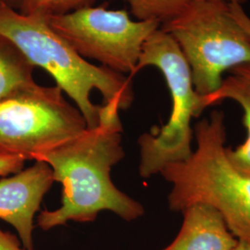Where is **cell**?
<instances>
[{
    "label": "cell",
    "instance_id": "obj_15",
    "mask_svg": "<svg viewBox=\"0 0 250 250\" xmlns=\"http://www.w3.org/2000/svg\"><path fill=\"white\" fill-rule=\"evenodd\" d=\"M229 10L232 19L239 24V26L250 36V18L246 14L241 5L235 3H228Z\"/></svg>",
    "mask_w": 250,
    "mask_h": 250
},
{
    "label": "cell",
    "instance_id": "obj_10",
    "mask_svg": "<svg viewBox=\"0 0 250 250\" xmlns=\"http://www.w3.org/2000/svg\"><path fill=\"white\" fill-rule=\"evenodd\" d=\"M203 97L207 107L218 104L224 99H232L243 108V123L248 131L247 139L245 143L234 149L227 147L226 151L232 166L244 175L250 177V81L233 74L224 79L221 87L216 92Z\"/></svg>",
    "mask_w": 250,
    "mask_h": 250
},
{
    "label": "cell",
    "instance_id": "obj_16",
    "mask_svg": "<svg viewBox=\"0 0 250 250\" xmlns=\"http://www.w3.org/2000/svg\"><path fill=\"white\" fill-rule=\"evenodd\" d=\"M0 250H25L19 237L0 228Z\"/></svg>",
    "mask_w": 250,
    "mask_h": 250
},
{
    "label": "cell",
    "instance_id": "obj_3",
    "mask_svg": "<svg viewBox=\"0 0 250 250\" xmlns=\"http://www.w3.org/2000/svg\"><path fill=\"white\" fill-rule=\"evenodd\" d=\"M197 148L186 161L166 165L161 174L172 185L170 210L204 204L216 209L232 234L250 244V177L236 170L226 151L223 111L214 110L194 127Z\"/></svg>",
    "mask_w": 250,
    "mask_h": 250
},
{
    "label": "cell",
    "instance_id": "obj_2",
    "mask_svg": "<svg viewBox=\"0 0 250 250\" xmlns=\"http://www.w3.org/2000/svg\"><path fill=\"white\" fill-rule=\"evenodd\" d=\"M0 36L17 47L35 68H42L53 77L79 108L88 128L99 126L101 111V106L91 101L92 91H99L104 104H115L120 109L132 105V77L82 58L45 19L22 14L0 2Z\"/></svg>",
    "mask_w": 250,
    "mask_h": 250
},
{
    "label": "cell",
    "instance_id": "obj_5",
    "mask_svg": "<svg viewBox=\"0 0 250 250\" xmlns=\"http://www.w3.org/2000/svg\"><path fill=\"white\" fill-rule=\"evenodd\" d=\"M177 42L201 96L216 92L224 72L250 64V37L232 19L225 1L195 0L161 27Z\"/></svg>",
    "mask_w": 250,
    "mask_h": 250
},
{
    "label": "cell",
    "instance_id": "obj_11",
    "mask_svg": "<svg viewBox=\"0 0 250 250\" xmlns=\"http://www.w3.org/2000/svg\"><path fill=\"white\" fill-rule=\"evenodd\" d=\"M34 70L17 47L0 36V101L34 85Z\"/></svg>",
    "mask_w": 250,
    "mask_h": 250
},
{
    "label": "cell",
    "instance_id": "obj_14",
    "mask_svg": "<svg viewBox=\"0 0 250 250\" xmlns=\"http://www.w3.org/2000/svg\"><path fill=\"white\" fill-rule=\"evenodd\" d=\"M25 160L18 155L0 148V176L17 173L22 170Z\"/></svg>",
    "mask_w": 250,
    "mask_h": 250
},
{
    "label": "cell",
    "instance_id": "obj_6",
    "mask_svg": "<svg viewBox=\"0 0 250 250\" xmlns=\"http://www.w3.org/2000/svg\"><path fill=\"white\" fill-rule=\"evenodd\" d=\"M79 108L58 85L37 83L0 101V148L36 161L87 129Z\"/></svg>",
    "mask_w": 250,
    "mask_h": 250
},
{
    "label": "cell",
    "instance_id": "obj_8",
    "mask_svg": "<svg viewBox=\"0 0 250 250\" xmlns=\"http://www.w3.org/2000/svg\"><path fill=\"white\" fill-rule=\"evenodd\" d=\"M54 182L53 170L44 161L0 180V219L13 226L25 250H35L34 219Z\"/></svg>",
    "mask_w": 250,
    "mask_h": 250
},
{
    "label": "cell",
    "instance_id": "obj_4",
    "mask_svg": "<svg viewBox=\"0 0 250 250\" xmlns=\"http://www.w3.org/2000/svg\"><path fill=\"white\" fill-rule=\"evenodd\" d=\"M153 66L163 74L171 96V113L167 124L138 139L140 146L139 173L145 179L161 173L168 164L186 161L192 154L193 118L207 108L204 97L193 83L188 61L173 37L157 30L146 41L134 75Z\"/></svg>",
    "mask_w": 250,
    "mask_h": 250
},
{
    "label": "cell",
    "instance_id": "obj_17",
    "mask_svg": "<svg viewBox=\"0 0 250 250\" xmlns=\"http://www.w3.org/2000/svg\"><path fill=\"white\" fill-rule=\"evenodd\" d=\"M232 72L233 74L239 75V76L246 78L247 80L250 81V64L238 66V67L232 69Z\"/></svg>",
    "mask_w": 250,
    "mask_h": 250
},
{
    "label": "cell",
    "instance_id": "obj_20",
    "mask_svg": "<svg viewBox=\"0 0 250 250\" xmlns=\"http://www.w3.org/2000/svg\"><path fill=\"white\" fill-rule=\"evenodd\" d=\"M210 1H225L227 3H235V4L241 5L243 3H245L247 0H210Z\"/></svg>",
    "mask_w": 250,
    "mask_h": 250
},
{
    "label": "cell",
    "instance_id": "obj_19",
    "mask_svg": "<svg viewBox=\"0 0 250 250\" xmlns=\"http://www.w3.org/2000/svg\"><path fill=\"white\" fill-rule=\"evenodd\" d=\"M233 250H250V244L238 240V243Z\"/></svg>",
    "mask_w": 250,
    "mask_h": 250
},
{
    "label": "cell",
    "instance_id": "obj_7",
    "mask_svg": "<svg viewBox=\"0 0 250 250\" xmlns=\"http://www.w3.org/2000/svg\"><path fill=\"white\" fill-rule=\"evenodd\" d=\"M45 20L82 58L129 73L130 77L134 76L144 44L161 28L154 21H134L125 10L94 6Z\"/></svg>",
    "mask_w": 250,
    "mask_h": 250
},
{
    "label": "cell",
    "instance_id": "obj_1",
    "mask_svg": "<svg viewBox=\"0 0 250 250\" xmlns=\"http://www.w3.org/2000/svg\"><path fill=\"white\" fill-rule=\"evenodd\" d=\"M120 108L111 103L101 106L100 122L38 157L53 170L54 180L62 185V206L42 210L37 224L43 231L68 222L92 223L107 210L127 222L143 216L141 203L119 190L110 171L125 157Z\"/></svg>",
    "mask_w": 250,
    "mask_h": 250
},
{
    "label": "cell",
    "instance_id": "obj_12",
    "mask_svg": "<svg viewBox=\"0 0 250 250\" xmlns=\"http://www.w3.org/2000/svg\"><path fill=\"white\" fill-rule=\"evenodd\" d=\"M138 21H158L167 24L188 9L195 0H125Z\"/></svg>",
    "mask_w": 250,
    "mask_h": 250
},
{
    "label": "cell",
    "instance_id": "obj_18",
    "mask_svg": "<svg viewBox=\"0 0 250 250\" xmlns=\"http://www.w3.org/2000/svg\"><path fill=\"white\" fill-rule=\"evenodd\" d=\"M0 2L8 5V6L13 8V9H18L19 10L20 8H21V6L22 0H0Z\"/></svg>",
    "mask_w": 250,
    "mask_h": 250
},
{
    "label": "cell",
    "instance_id": "obj_9",
    "mask_svg": "<svg viewBox=\"0 0 250 250\" xmlns=\"http://www.w3.org/2000/svg\"><path fill=\"white\" fill-rule=\"evenodd\" d=\"M183 214L178 234L161 250H233L236 247L238 239L213 208L196 204L188 207Z\"/></svg>",
    "mask_w": 250,
    "mask_h": 250
},
{
    "label": "cell",
    "instance_id": "obj_13",
    "mask_svg": "<svg viewBox=\"0 0 250 250\" xmlns=\"http://www.w3.org/2000/svg\"><path fill=\"white\" fill-rule=\"evenodd\" d=\"M97 0H22L19 11L25 15L48 18L91 7Z\"/></svg>",
    "mask_w": 250,
    "mask_h": 250
}]
</instances>
